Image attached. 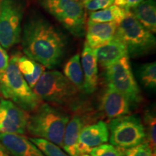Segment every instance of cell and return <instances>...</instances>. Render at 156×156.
Returning a JSON list of instances; mask_svg holds the SVG:
<instances>
[{
    "instance_id": "16",
    "label": "cell",
    "mask_w": 156,
    "mask_h": 156,
    "mask_svg": "<svg viewBox=\"0 0 156 156\" xmlns=\"http://www.w3.org/2000/svg\"><path fill=\"white\" fill-rule=\"evenodd\" d=\"M80 58L84 75V92L91 94L96 90L98 83V64L94 51L86 43Z\"/></svg>"
},
{
    "instance_id": "20",
    "label": "cell",
    "mask_w": 156,
    "mask_h": 156,
    "mask_svg": "<svg viewBox=\"0 0 156 156\" xmlns=\"http://www.w3.org/2000/svg\"><path fill=\"white\" fill-rule=\"evenodd\" d=\"M126 9L116 5H111L106 9L92 12L90 14V20L97 23H115L119 24L124 19L126 12Z\"/></svg>"
},
{
    "instance_id": "19",
    "label": "cell",
    "mask_w": 156,
    "mask_h": 156,
    "mask_svg": "<svg viewBox=\"0 0 156 156\" xmlns=\"http://www.w3.org/2000/svg\"><path fill=\"white\" fill-rule=\"evenodd\" d=\"M63 72L64 75L80 92H84V75L79 54H75L66 62Z\"/></svg>"
},
{
    "instance_id": "28",
    "label": "cell",
    "mask_w": 156,
    "mask_h": 156,
    "mask_svg": "<svg viewBox=\"0 0 156 156\" xmlns=\"http://www.w3.org/2000/svg\"><path fill=\"white\" fill-rule=\"evenodd\" d=\"M45 68L42 64L38 63L36 62V67H35V71L34 74L32 75L28 76V77H24L25 81L27 82L29 87L31 89H33L34 87L37 82L38 81V80L40 79L41 76L43 75V73L45 72Z\"/></svg>"
},
{
    "instance_id": "5",
    "label": "cell",
    "mask_w": 156,
    "mask_h": 156,
    "mask_svg": "<svg viewBox=\"0 0 156 156\" xmlns=\"http://www.w3.org/2000/svg\"><path fill=\"white\" fill-rule=\"evenodd\" d=\"M115 37L124 43L128 56L136 58L153 52L156 38L153 33L146 29L128 10L124 19L118 24Z\"/></svg>"
},
{
    "instance_id": "15",
    "label": "cell",
    "mask_w": 156,
    "mask_h": 156,
    "mask_svg": "<svg viewBox=\"0 0 156 156\" xmlns=\"http://www.w3.org/2000/svg\"><path fill=\"white\" fill-rule=\"evenodd\" d=\"M86 115L80 112L75 113L67 123L64 131L62 147L69 156H80L77 150L78 136L81 130L89 122Z\"/></svg>"
},
{
    "instance_id": "10",
    "label": "cell",
    "mask_w": 156,
    "mask_h": 156,
    "mask_svg": "<svg viewBox=\"0 0 156 156\" xmlns=\"http://www.w3.org/2000/svg\"><path fill=\"white\" fill-rule=\"evenodd\" d=\"M29 118L25 112L11 101H0V133L23 134Z\"/></svg>"
},
{
    "instance_id": "23",
    "label": "cell",
    "mask_w": 156,
    "mask_h": 156,
    "mask_svg": "<svg viewBox=\"0 0 156 156\" xmlns=\"http://www.w3.org/2000/svg\"><path fill=\"white\" fill-rule=\"evenodd\" d=\"M28 139L36 147H38L46 156H69L66 152L62 151L59 146L47 140L38 137H30Z\"/></svg>"
},
{
    "instance_id": "12",
    "label": "cell",
    "mask_w": 156,
    "mask_h": 156,
    "mask_svg": "<svg viewBox=\"0 0 156 156\" xmlns=\"http://www.w3.org/2000/svg\"><path fill=\"white\" fill-rule=\"evenodd\" d=\"M0 144L12 156H46L26 136L0 133Z\"/></svg>"
},
{
    "instance_id": "21",
    "label": "cell",
    "mask_w": 156,
    "mask_h": 156,
    "mask_svg": "<svg viewBox=\"0 0 156 156\" xmlns=\"http://www.w3.org/2000/svg\"><path fill=\"white\" fill-rule=\"evenodd\" d=\"M144 122H145V139L147 140V142L151 147L154 155L156 152V120L155 115L153 112L147 111L144 116Z\"/></svg>"
},
{
    "instance_id": "4",
    "label": "cell",
    "mask_w": 156,
    "mask_h": 156,
    "mask_svg": "<svg viewBox=\"0 0 156 156\" xmlns=\"http://www.w3.org/2000/svg\"><path fill=\"white\" fill-rule=\"evenodd\" d=\"M33 89L41 100L50 104L78 108L80 91L64 74L56 70L44 72Z\"/></svg>"
},
{
    "instance_id": "18",
    "label": "cell",
    "mask_w": 156,
    "mask_h": 156,
    "mask_svg": "<svg viewBox=\"0 0 156 156\" xmlns=\"http://www.w3.org/2000/svg\"><path fill=\"white\" fill-rule=\"evenodd\" d=\"M132 13L146 29L153 34L156 32L155 0H144L132 8Z\"/></svg>"
},
{
    "instance_id": "17",
    "label": "cell",
    "mask_w": 156,
    "mask_h": 156,
    "mask_svg": "<svg viewBox=\"0 0 156 156\" xmlns=\"http://www.w3.org/2000/svg\"><path fill=\"white\" fill-rule=\"evenodd\" d=\"M98 64L107 68L125 55H128L126 46L122 41L114 37L112 40L103 46L93 49Z\"/></svg>"
},
{
    "instance_id": "30",
    "label": "cell",
    "mask_w": 156,
    "mask_h": 156,
    "mask_svg": "<svg viewBox=\"0 0 156 156\" xmlns=\"http://www.w3.org/2000/svg\"><path fill=\"white\" fill-rule=\"evenodd\" d=\"M9 64V56L0 45V73L5 71Z\"/></svg>"
},
{
    "instance_id": "11",
    "label": "cell",
    "mask_w": 156,
    "mask_h": 156,
    "mask_svg": "<svg viewBox=\"0 0 156 156\" xmlns=\"http://www.w3.org/2000/svg\"><path fill=\"white\" fill-rule=\"evenodd\" d=\"M109 139L108 125L105 122L87 124L81 130L78 136L77 150L80 156L90 153L92 148L106 143Z\"/></svg>"
},
{
    "instance_id": "3",
    "label": "cell",
    "mask_w": 156,
    "mask_h": 156,
    "mask_svg": "<svg viewBox=\"0 0 156 156\" xmlns=\"http://www.w3.org/2000/svg\"><path fill=\"white\" fill-rule=\"evenodd\" d=\"M14 55L5 71L0 73V93L27 112H33L41 103V100L25 81L17 67V58Z\"/></svg>"
},
{
    "instance_id": "9",
    "label": "cell",
    "mask_w": 156,
    "mask_h": 156,
    "mask_svg": "<svg viewBox=\"0 0 156 156\" xmlns=\"http://www.w3.org/2000/svg\"><path fill=\"white\" fill-rule=\"evenodd\" d=\"M105 78L108 87L122 93L130 103H136L141 101L140 88L132 73L128 55L106 68Z\"/></svg>"
},
{
    "instance_id": "14",
    "label": "cell",
    "mask_w": 156,
    "mask_h": 156,
    "mask_svg": "<svg viewBox=\"0 0 156 156\" xmlns=\"http://www.w3.org/2000/svg\"><path fill=\"white\" fill-rule=\"evenodd\" d=\"M117 26L115 23H97L89 19L85 29V43L93 49L100 47L114 38Z\"/></svg>"
},
{
    "instance_id": "22",
    "label": "cell",
    "mask_w": 156,
    "mask_h": 156,
    "mask_svg": "<svg viewBox=\"0 0 156 156\" xmlns=\"http://www.w3.org/2000/svg\"><path fill=\"white\" fill-rule=\"evenodd\" d=\"M140 80L146 88L153 89L156 87V64L147 63L141 66L138 73Z\"/></svg>"
},
{
    "instance_id": "13",
    "label": "cell",
    "mask_w": 156,
    "mask_h": 156,
    "mask_svg": "<svg viewBox=\"0 0 156 156\" xmlns=\"http://www.w3.org/2000/svg\"><path fill=\"white\" fill-rule=\"evenodd\" d=\"M130 103L122 93L108 87L101 97V109L108 118L113 119L129 114Z\"/></svg>"
},
{
    "instance_id": "26",
    "label": "cell",
    "mask_w": 156,
    "mask_h": 156,
    "mask_svg": "<svg viewBox=\"0 0 156 156\" xmlns=\"http://www.w3.org/2000/svg\"><path fill=\"white\" fill-rule=\"evenodd\" d=\"M125 156H155L147 142L126 150Z\"/></svg>"
},
{
    "instance_id": "1",
    "label": "cell",
    "mask_w": 156,
    "mask_h": 156,
    "mask_svg": "<svg viewBox=\"0 0 156 156\" xmlns=\"http://www.w3.org/2000/svg\"><path fill=\"white\" fill-rule=\"evenodd\" d=\"M21 40L27 56L47 69L57 67L65 53V37L41 16H32L25 22Z\"/></svg>"
},
{
    "instance_id": "33",
    "label": "cell",
    "mask_w": 156,
    "mask_h": 156,
    "mask_svg": "<svg viewBox=\"0 0 156 156\" xmlns=\"http://www.w3.org/2000/svg\"><path fill=\"white\" fill-rule=\"evenodd\" d=\"M73 1H76V2H83V0H73Z\"/></svg>"
},
{
    "instance_id": "31",
    "label": "cell",
    "mask_w": 156,
    "mask_h": 156,
    "mask_svg": "<svg viewBox=\"0 0 156 156\" xmlns=\"http://www.w3.org/2000/svg\"><path fill=\"white\" fill-rule=\"evenodd\" d=\"M8 152L6 151V149L0 144V156H9L7 153Z\"/></svg>"
},
{
    "instance_id": "29",
    "label": "cell",
    "mask_w": 156,
    "mask_h": 156,
    "mask_svg": "<svg viewBox=\"0 0 156 156\" xmlns=\"http://www.w3.org/2000/svg\"><path fill=\"white\" fill-rule=\"evenodd\" d=\"M144 0H114V5L122 8L129 9L136 7Z\"/></svg>"
},
{
    "instance_id": "25",
    "label": "cell",
    "mask_w": 156,
    "mask_h": 156,
    "mask_svg": "<svg viewBox=\"0 0 156 156\" xmlns=\"http://www.w3.org/2000/svg\"><path fill=\"white\" fill-rule=\"evenodd\" d=\"M17 67L23 77H28L34 73L36 62L25 56H18Z\"/></svg>"
},
{
    "instance_id": "24",
    "label": "cell",
    "mask_w": 156,
    "mask_h": 156,
    "mask_svg": "<svg viewBox=\"0 0 156 156\" xmlns=\"http://www.w3.org/2000/svg\"><path fill=\"white\" fill-rule=\"evenodd\" d=\"M90 155L91 156H125V151L112 145L104 143L92 148Z\"/></svg>"
},
{
    "instance_id": "27",
    "label": "cell",
    "mask_w": 156,
    "mask_h": 156,
    "mask_svg": "<svg viewBox=\"0 0 156 156\" xmlns=\"http://www.w3.org/2000/svg\"><path fill=\"white\" fill-rule=\"evenodd\" d=\"M113 3L114 0H83L82 2L84 8L91 12L106 9Z\"/></svg>"
},
{
    "instance_id": "32",
    "label": "cell",
    "mask_w": 156,
    "mask_h": 156,
    "mask_svg": "<svg viewBox=\"0 0 156 156\" xmlns=\"http://www.w3.org/2000/svg\"><path fill=\"white\" fill-rule=\"evenodd\" d=\"M81 156H91V155H88V154H83V155H82Z\"/></svg>"
},
{
    "instance_id": "7",
    "label": "cell",
    "mask_w": 156,
    "mask_h": 156,
    "mask_svg": "<svg viewBox=\"0 0 156 156\" xmlns=\"http://www.w3.org/2000/svg\"><path fill=\"white\" fill-rule=\"evenodd\" d=\"M111 145L127 150L145 142V132L141 119L136 115L113 119L108 125Z\"/></svg>"
},
{
    "instance_id": "8",
    "label": "cell",
    "mask_w": 156,
    "mask_h": 156,
    "mask_svg": "<svg viewBox=\"0 0 156 156\" xmlns=\"http://www.w3.org/2000/svg\"><path fill=\"white\" fill-rule=\"evenodd\" d=\"M25 5L19 0L0 2V45L5 49L18 44L22 34Z\"/></svg>"
},
{
    "instance_id": "6",
    "label": "cell",
    "mask_w": 156,
    "mask_h": 156,
    "mask_svg": "<svg viewBox=\"0 0 156 156\" xmlns=\"http://www.w3.org/2000/svg\"><path fill=\"white\" fill-rule=\"evenodd\" d=\"M45 10L76 37H83L86 15L83 4L73 0H38Z\"/></svg>"
},
{
    "instance_id": "2",
    "label": "cell",
    "mask_w": 156,
    "mask_h": 156,
    "mask_svg": "<svg viewBox=\"0 0 156 156\" xmlns=\"http://www.w3.org/2000/svg\"><path fill=\"white\" fill-rule=\"evenodd\" d=\"M70 116L63 109L48 103H41L29 114L26 132L62 147L64 131Z\"/></svg>"
}]
</instances>
